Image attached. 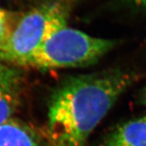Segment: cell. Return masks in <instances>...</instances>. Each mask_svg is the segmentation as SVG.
<instances>
[{
    "label": "cell",
    "mask_w": 146,
    "mask_h": 146,
    "mask_svg": "<svg viewBox=\"0 0 146 146\" xmlns=\"http://www.w3.org/2000/svg\"><path fill=\"white\" fill-rule=\"evenodd\" d=\"M131 1L137 5L146 7V0H131Z\"/></svg>",
    "instance_id": "8"
},
{
    "label": "cell",
    "mask_w": 146,
    "mask_h": 146,
    "mask_svg": "<svg viewBox=\"0 0 146 146\" xmlns=\"http://www.w3.org/2000/svg\"><path fill=\"white\" fill-rule=\"evenodd\" d=\"M137 79L121 69L68 78L53 94L48 128L57 146H85L90 133Z\"/></svg>",
    "instance_id": "1"
},
{
    "label": "cell",
    "mask_w": 146,
    "mask_h": 146,
    "mask_svg": "<svg viewBox=\"0 0 146 146\" xmlns=\"http://www.w3.org/2000/svg\"><path fill=\"white\" fill-rule=\"evenodd\" d=\"M99 146H146V116L119 125Z\"/></svg>",
    "instance_id": "5"
},
{
    "label": "cell",
    "mask_w": 146,
    "mask_h": 146,
    "mask_svg": "<svg viewBox=\"0 0 146 146\" xmlns=\"http://www.w3.org/2000/svg\"><path fill=\"white\" fill-rule=\"evenodd\" d=\"M142 102L144 103L145 105H146V88L144 90V92H143V94H142Z\"/></svg>",
    "instance_id": "9"
},
{
    "label": "cell",
    "mask_w": 146,
    "mask_h": 146,
    "mask_svg": "<svg viewBox=\"0 0 146 146\" xmlns=\"http://www.w3.org/2000/svg\"><path fill=\"white\" fill-rule=\"evenodd\" d=\"M66 25V12L58 4L30 11L19 19L7 41L0 46V60L23 66L48 36Z\"/></svg>",
    "instance_id": "3"
},
{
    "label": "cell",
    "mask_w": 146,
    "mask_h": 146,
    "mask_svg": "<svg viewBox=\"0 0 146 146\" xmlns=\"http://www.w3.org/2000/svg\"><path fill=\"white\" fill-rule=\"evenodd\" d=\"M21 95L19 70L0 60V125L11 119L20 105Z\"/></svg>",
    "instance_id": "4"
},
{
    "label": "cell",
    "mask_w": 146,
    "mask_h": 146,
    "mask_svg": "<svg viewBox=\"0 0 146 146\" xmlns=\"http://www.w3.org/2000/svg\"><path fill=\"white\" fill-rule=\"evenodd\" d=\"M18 21L14 14L0 7V46L7 41Z\"/></svg>",
    "instance_id": "7"
},
{
    "label": "cell",
    "mask_w": 146,
    "mask_h": 146,
    "mask_svg": "<svg viewBox=\"0 0 146 146\" xmlns=\"http://www.w3.org/2000/svg\"><path fill=\"white\" fill-rule=\"evenodd\" d=\"M115 46L114 41L90 36L66 25L48 36L23 66L39 69L86 67L97 63Z\"/></svg>",
    "instance_id": "2"
},
{
    "label": "cell",
    "mask_w": 146,
    "mask_h": 146,
    "mask_svg": "<svg viewBox=\"0 0 146 146\" xmlns=\"http://www.w3.org/2000/svg\"><path fill=\"white\" fill-rule=\"evenodd\" d=\"M0 146H42L26 125L11 119L0 125Z\"/></svg>",
    "instance_id": "6"
}]
</instances>
